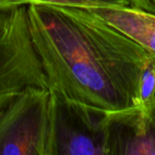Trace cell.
<instances>
[{
  "label": "cell",
  "instance_id": "obj_1",
  "mask_svg": "<svg viewBox=\"0 0 155 155\" xmlns=\"http://www.w3.org/2000/svg\"><path fill=\"white\" fill-rule=\"evenodd\" d=\"M30 36L48 88L105 112L136 107L149 54L89 9L27 5Z\"/></svg>",
  "mask_w": 155,
  "mask_h": 155
},
{
  "label": "cell",
  "instance_id": "obj_2",
  "mask_svg": "<svg viewBox=\"0 0 155 155\" xmlns=\"http://www.w3.org/2000/svg\"><path fill=\"white\" fill-rule=\"evenodd\" d=\"M30 86L48 87L30 36L27 5L0 7V110Z\"/></svg>",
  "mask_w": 155,
  "mask_h": 155
},
{
  "label": "cell",
  "instance_id": "obj_3",
  "mask_svg": "<svg viewBox=\"0 0 155 155\" xmlns=\"http://www.w3.org/2000/svg\"><path fill=\"white\" fill-rule=\"evenodd\" d=\"M107 115L51 91L48 154L108 155Z\"/></svg>",
  "mask_w": 155,
  "mask_h": 155
},
{
  "label": "cell",
  "instance_id": "obj_4",
  "mask_svg": "<svg viewBox=\"0 0 155 155\" xmlns=\"http://www.w3.org/2000/svg\"><path fill=\"white\" fill-rule=\"evenodd\" d=\"M51 91L30 86L0 110V155H49Z\"/></svg>",
  "mask_w": 155,
  "mask_h": 155
},
{
  "label": "cell",
  "instance_id": "obj_5",
  "mask_svg": "<svg viewBox=\"0 0 155 155\" xmlns=\"http://www.w3.org/2000/svg\"><path fill=\"white\" fill-rule=\"evenodd\" d=\"M108 155H155V102L107 115Z\"/></svg>",
  "mask_w": 155,
  "mask_h": 155
},
{
  "label": "cell",
  "instance_id": "obj_6",
  "mask_svg": "<svg viewBox=\"0 0 155 155\" xmlns=\"http://www.w3.org/2000/svg\"><path fill=\"white\" fill-rule=\"evenodd\" d=\"M155 58V14L133 5L89 9Z\"/></svg>",
  "mask_w": 155,
  "mask_h": 155
},
{
  "label": "cell",
  "instance_id": "obj_7",
  "mask_svg": "<svg viewBox=\"0 0 155 155\" xmlns=\"http://www.w3.org/2000/svg\"><path fill=\"white\" fill-rule=\"evenodd\" d=\"M138 101L139 107L150 110L155 102V58L149 55L146 60L138 85Z\"/></svg>",
  "mask_w": 155,
  "mask_h": 155
},
{
  "label": "cell",
  "instance_id": "obj_8",
  "mask_svg": "<svg viewBox=\"0 0 155 155\" xmlns=\"http://www.w3.org/2000/svg\"><path fill=\"white\" fill-rule=\"evenodd\" d=\"M19 5H53L61 7L95 9V8L130 5L131 0H16Z\"/></svg>",
  "mask_w": 155,
  "mask_h": 155
},
{
  "label": "cell",
  "instance_id": "obj_9",
  "mask_svg": "<svg viewBox=\"0 0 155 155\" xmlns=\"http://www.w3.org/2000/svg\"><path fill=\"white\" fill-rule=\"evenodd\" d=\"M131 5L155 14V0H131Z\"/></svg>",
  "mask_w": 155,
  "mask_h": 155
},
{
  "label": "cell",
  "instance_id": "obj_10",
  "mask_svg": "<svg viewBox=\"0 0 155 155\" xmlns=\"http://www.w3.org/2000/svg\"><path fill=\"white\" fill-rule=\"evenodd\" d=\"M19 5L16 0H0V7H5V5Z\"/></svg>",
  "mask_w": 155,
  "mask_h": 155
}]
</instances>
